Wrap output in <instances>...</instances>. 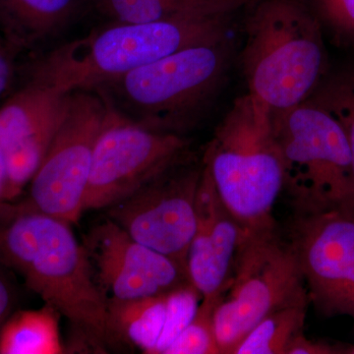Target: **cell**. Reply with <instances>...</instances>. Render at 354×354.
Instances as JSON below:
<instances>
[{"mask_svg":"<svg viewBox=\"0 0 354 354\" xmlns=\"http://www.w3.org/2000/svg\"><path fill=\"white\" fill-rule=\"evenodd\" d=\"M272 118L295 215L354 209L351 152L339 121L310 99Z\"/></svg>","mask_w":354,"mask_h":354,"instance_id":"obj_6","label":"cell"},{"mask_svg":"<svg viewBox=\"0 0 354 354\" xmlns=\"http://www.w3.org/2000/svg\"><path fill=\"white\" fill-rule=\"evenodd\" d=\"M59 313L44 304L39 310L14 314L0 330L1 354H57L64 353L59 335Z\"/></svg>","mask_w":354,"mask_h":354,"instance_id":"obj_17","label":"cell"},{"mask_svg":"<svg viewBox=\"0 0 354 354\" xmlns=\"http://www.w3.org/2000/svg\"><path fill=\"white\" fill-rule=\"evenodd\" d=\"M290 245L309 301L325 315L354 319V209L295 215Z\"/></svg>","mask_w":354,"mask_h":354,"instance_id":"obj_11","label":"cell"},{"mask_svg":"<svg viewBox=\"0 0 354 354\" xmlns=\"http://www.w3.org/2000/svg\"><path fill=\"white\" fill-rule=\"evenodd\" d=\"M83 245L108 300L130 301L193 286L185 267L135 241L109 218L88 232Z\"/></svg>","mask_w":354,"mask_h":354,"instance_id":"obj_12","label":"cell"},{"mask_svg":"<svg viewBox=\"0 0 354 354\" xmlns=\"http://www.w3.org/2000/svg\"><path fill=\"white\" fill-rule=\"evenodd\" d=\"M184 135L144 127L109 104L95 144L83 212L108 209L189 158Z\"/></svg>","mask_w":354,"mask_h":354,"instance_id":"obj_8","label":"cell"},{"mask_svg":"<svg viewBox=\"0 0 354 354\" xmlns=\"http://www.w3.org/2000/svg\"><path fill=\"white\" fill-rule=\"evenodd\" d=\"M71 225L28 201L0 202V261L67 319L79 346L106 353L120 342L111 325L108 298Z\"/></svg>","mask_w":354,"mask_h":354,"instance_id":"obj_1","label":"cell"},{"mask_svg":"<svg viewBox=\"0 0 354 354\" xmlns=\"http://www.w3.org/2000/svg\"><path fill=\"white\" fill-rule=\"evenodd\" d=\"M223 295L203 297L194 316L165 349L164 354H221L215 329V312Z\"/></svg>","mask_w":354,"mask_h":354,"instance_id":"obj_20","label":"cell"},{"mask_svg":"<svg viewBox=\"0 0 354 354\" xmlns=\"http://www.w3.org/2000/svg\"><path fill=\"white\" fill-rule=\"evenodd\" d=\"M196 209V230L187 254L191 285L202 297L223 295L245 232L221 201L204 165Z\"/></svg>","mask_w":354,"mask_h":354,"instance_id":"obj_14","label":"cell"},{"mask_svg":"<svg viewBox=\"0 0 354 354\" xmlns=\"http://www.w3.org/2000/svg\"><path fill=\"white\" fill-rule=\"evenodd\" d=\"M171 293L130 301L109 300L111 325L120 342H131L147 353H160Z\"/></svg>","mask_w":354,"mask_h":354,"instance_id":"obj_16","label":"cell"},{"mask_svg":"<svg viewBox=\"0 0 354 354\" xmlns=\"http://www.w3.org/2000/svg\"><path fill=\"white\" fill-rule=\"evenodd\" d=\"M308 99L327 109L344 128L351 152L354 184V70L326 76Z\"/></svg>","mask_w":354,"mask_h":354,"instance_id":"obj_21","label":"cell"},{"mask_svg":"<svg viewBox=\"0 0 354 354\" xmlns=\"http://www.w3.org/2000/svg\"><path fill=\"white\" fill-rule=\"evenodd\" d=\"M344 353L342 349L335 348L324 342L312 341L305 337L304 333L298 335L290 348L286 351V354H335Z\"/></svg>","mask_w":354,"mask_h":354,"instance_id":"obj_24","label":"cell"},{"mask_svg":"<svg viewBox=\"0 0 354 354\" xmlns=\"http://www.w3.org/2000/svg\"><path fill=\"white\" fill-rule=\"evenodd\" d=\"M308 9L335 44L354 48V0H310Z\"/></svg>","mask_w":354,"mask_h":354,"instance_id":"obj_22","label":"cell"},{"mask_svg":"<svg viewBox=\"0 0 354 354\" xmlns=\"http://www.w3.org/2000/svg\"><path fill=\"white\" fill-rule=\"evenodd\" d=\"M218 196L245 232L274 230L283 169L271 113L250 95L236 102L203 157Z\"/></svg>","mask_w":354,"mask_h":354,"instance_id":"obj_4","label":"cell"},{"mask_svg":"<svg viewBox=\"0 0 354 354\" xmlns=\"http://www.w3.org/2000/svg\"><path fill=\"white\" fill-rule=\"evenodd\" d=\"M308 304L292 305L272 312L242 339L234 354H286L302 334Z\"/></svg>","mask_w":354,"mask_h":354,"instance_id":"obj_19","label":"cell"},{"mask_svg":"<svg viewBox=\"0 0 354 354\" xmlns=\"http://www.w3.org/2000/svg\"><path fill=\"white\" fill-rule=\"evenodd\" d=\"M0 43H4L3 39H2L1 36H0ZM6 44V43H4Z\"/></svg>","mask_w":354,"mask_h":354,"instance_id":"obj_28","label":"cell"},{"mask_svg":"<svg viewBox=\"0 0 354 354\" xmlns=\"http://www.w3.org/2000/svg\"><path fill=\"white\" fill-rule=\"evenodd\" d=\"M202 172L203 162L190 156L106 209L108 218L135 241L187 269Z\"/></svg>","mask_w":354,"mask_h":354,"instance_id":"obj_10","label":"cell"},{"mask_svg":"<svg viewBox=\"0 0 354 354\" xmlns=\"http://www.w3.org/2000/svg\"><path fill=\"white\" fill-rule=\"evenodd\" d=\"M109 111V102L97 91L71 92L64 122L29 183L27 201L35 208L70 225L78 223Z\"/></svg>","mask_w":354,"mask_h":354,"instance_id":"obj_9","label":"cell"},{"mask_svg":"<svg viewBox=\"0 0 354 354\" xmlns=\"http://www.w3.org/2000/svg\"><path fill=\"white\" fill-rule=\"evenodd\" d=\"M241 65L248 95L272 116L285 113L327 76L322 28L304 4L265 0L246 21Z\"/></svg>","mask_w":354,"mask_h":354,"instance_id":"obj_3","label":"cell"},{"mask_svg":"<svg viewBox=\"0 0 354 354\" xmlns=\"http://www.w3.org/2000/svg\"><path fill=\"white\" fill-rule=\"evenodd\" d=\"M232 58L227 38L190 46L95 88L144 127L184 135L220 91Z\"/></svg>","mask_w":354,"mask_h":354,"instance_id":"obj_5","label":"cell"},{"mask_svg":"<svg viewBox=\"0 0 354 354\" xmlns=\"http://www.w3.org/2000/svg\"><path fill=\"white\" fill-rule=\"evenodd\" d=\"M227 13L149 23H113L27 64L26 78L64 93L95 90L190 46L227 38Z\"/></svg>","mask_w":354,"mask_h":354,"instance_id":"obj_2","label":"cell"},{"mask_svg":"<svg viewBox=\"0 0 354 354\" xmlns=\"http://www.w3.org/2000/svg\"><path fill=\"white\" fill-rule=\"evenodd\" d=\"M90 0H0V36L16 55L37 50L78 17Z\"/></svg>","mask_w":354,"mask_h":354,"instance_id":"obj_15","label":"cell"},{"mask_svg":"<svg viewBox=\"0 0 354 354\" xmlns=\"http://www.w3.org/2000/svg\"><path fill=\"white\" fill-rule=\"evenodd\" d=\"M7 172L3 155L0 150V202L6 201Z\"/></svg>","mask_w":354,"mask_h":354,"instance_id":"obj_26","label":"cell"},{"mask_svg":"<svg viewBox=\"0 0 354 354\" xmlns=\"http://www.w3.org/2000/svg\"><path fill=\"white\" fill-rule=\"evenodd\" d=\"M113 23H149L203 14L228 13L239 0H93Z\"/></svg>","mask_w":354,"mask_h":354,"instance_id":"obj_18","label":"cell"},{"mask_svg":"<svg viewBox=\"0 0 354 354\" xmlns=\"http://www.w3.org/2000/svg\"><path fill=\"white\" fill-rule=\"evenodd\" d=\"M70 94L26 78L0 104V150L7 172L6 201L29 185L64 122Z\"/></svg>","mask_w":354,"mask_h":354,"instance_id":"obj_13","label":"cell"},{"mask_svg":"<svg viewBox=\"0 0 354 354\" xmlns=\"http://www.w3.org/2000/svg\"><path fill=\"white\" fill-rule=\"evenodd\" d=\"M344 353L354 354V346L344 351Z\"/></svg>","mask_w":354,"mask_h":354,"instance_id":"obj_27","label":"cell"},{"mask_svg":"<svg viewBox=\"0 0 354 354\" xmlns=\"http://www.w3.org/2000/svg\"><path fill=\"white\" fill-rule=\"evenodd\" d=\"M11 307L10 292L3 281L0 279V330L6 322Z\"/></svg>","mask_w":354,"mask_h":354,"instance_id":"obj_25","label":"cell"},{"mask_svg":"<svg viewBox=\"0 0 354 354\" xmlns=\"http://www.w3.org/2000/svg\"><path fill=\"white\" fill-rule=\"evenodd\" d=\"M297 257L276 230L245 232L234 272L215 312L221 354H234L244 337L276 310L309 304Z\"/></svg>","mask_w":354,"mask_h":354,"instance_id":"obj_7","label":"cell"},{"mask_svg":"<svg viewBox=\"0 0 354 354\" xmlns=\"http://www.w3.org/2000/svg\"><path fill=\"white\" fill-rule=\"evenodd\" d=\"M18 55L4 43H0V104L12 92V86L17 75L16 64Z\"/></svg>","mask_w":354,"mask_h":354,"instance_id":"obj_23","label":"cell"}]
</instances>
